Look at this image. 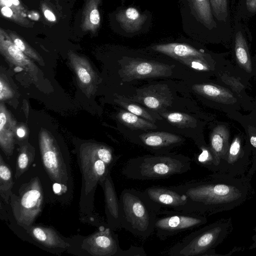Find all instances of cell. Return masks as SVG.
Masks as SVG:
<instances>
[{"mask_svg": "<svg viewBox=\"0 0 256 256\" xmlns=\"http://www.w3.org/2000/svg\"><path fill=\"white\" fill-rule=\"evenodd\" d=\"M250 180L246 176H234L215 172L170 187L186 196L187 204L183 211L208 217L232 210L252 198L255 192Z\"/></svg>", "mask_w": 256, "mask_h": 256, "instance_id": "cell-1", "label": "cell"}, {"mask_svg": "<svg viewBox=\"0 0 256 256\" xmlns=\"http://www.w3.org/2000/svg\"><path fill=\"white\" fill-rule=\"evenodd\" d=\"M192 160L181 154L158 153L131 158L122 168L126 178L138 180H156L186 172L191 169Z\"/></svg>", "mask_w": 256, "mask_h": 256, "instance_id": "cell-2", "label": "cell"}, {"mask_svg": "<svg viewBox=\"0 0 256 256\" xmlns=\"http://www.w3.org/2000/svg\"><path fill=\"white\" fill-rule=\"evenodd\" d=\"M119 201L121 228L143 239L150 237L160 211L142 191L134 188L124 189Z\"/></svg>", "mask_w": 256, "mask_h": 256, "instance_id": "cell-3", "label": "cell"}, {"mask_svg": "<svg viewBox=\"0 0 256 256\" xmlns=\"http://www.w3.org/2000/svg\"><path fill=\"white\" fill-rule=\"evenodd\" d=\"M232 218H222L189 234L170 248L174 256H220L216 248L232 232Z\"/></svg>", "mask_w": 256, "mask_h": 256, "instance_id": "cell-4", "label": "cell"}, {"mask_svg": "<svg viewBox=\"0 0 256 256\" xmlns=\"http://www.w3.org/2000/svg\"><path fill=\"white\" fill-rule=\"evenodd\" d=\"M18 193L12 194L10 205L18 224L26 228L42 211L44 194L40 180L38 177L32 178L20 187Z\"/></svg>", "mask_w": 256, "mask_h": 256, "instance_id": "cell-5", "label": "cell"}, {"mask_svg": "<svg viewBox=\"0 0 256 256\" xmlns=\"http://www.w3.org/2000/svg\"><path fill=\"white\" fill-rule=\"evenodd\" d=\"M208 222L207 216L182 210L161 209L156 218L154 232L164 240L180 233L198 228Z\"/></svg>", "mask_w": 256, "mask_h": 256, "instance_id": "cell-6", "label": "cell"}, {"mask_svg": "<svg viewBox=\"0 0 256 256\" xmlns=\"http://www.w3.org/2000/svg\"><path fill=\"white\" fill-rule=\"evenodd\" d=\"M250 155V147L243 144L240 136H235L220 160L217 172L234 176H246L251 164Z\"/></svg>", "mask_w": 256, "mask_h": 256, "instance_id": "cell-7", "label": "cell"}, {"mask_svg": "<svg viewBox=\"0 0 256 256\" xmlns=\"http://www.w3.org/2000/svg\"><path fill=\"white\" fill-rule=\"evenodd\" d=\"M232 38L237 63L246 72L250 73L252 68L248 42L252 40L251 33L244 20L236 16L232 24Z\"/></svg>", "mask_w": 256, "mask_h": 256, "instance_id": "cell-8", "label": "cell"}, {"mask_svg": "<svg viewBox=\"0 0 256 256\" xmlns=\"http://www.w3.org/2000/svg\"><path fill=\"white\" fill-rule=\"evenodd\" d=\"M142 192L159 211L162 208L183 211L187 204L186 196L170 186H152Z\"/></svg>", "mask_w": 256, "mask_h": 256, "instance_id": "cell-9", "label": "cell"}, {"mask_svg": "<svg viewBox=\"0 0 256 256\" xmlns=\"http://www.w3.org/2000/svg\"><path fill=\"white\" fill-rule=\"evenodd\" d=\"M83 246L93 255L98 256H118L122 250L118 235L110 228L103 226L100 231L85 240Z\"/></svg>", "mask_w": 256, "mask_h": 256, "instance_id": "cell-10", "label": "cell"}, {"mask_svg": "<svg viewBox=\"0 0 256 256\" xmlns=\"http://www.w3.org/2000/svg\"><path fill=\"white\" fill-rule=\"evenodd\" d=\"M84 182V192L87 195L92 192L98 182L101 184L106 178L110 168L100 160L96 152L90 156H82L80 162Z\"/></svg>", "mask_w": 256, "mask_h": 256, "instance_id": "cell-11", "label": "cell"}, {"mask_svg": "<svg viewBox=\"0 0 256 256\" xmlns=\"http://www.w3.org/2000/svg\"><path fill=\"white\" fill-rule=\"evenodd\" d=\"M190 3L196 18L207 30L214 41L224 44L231 40L218 24L210 0H190Z\"/></svg>", "mask_w": 256, "mask_h": 256, "instance_id": "cell-12", "label": "cell"}, {"mask_svg": "<svg viewBox=\"0 0 256 256\" xmlns=\"http://www.w3.org/2000/svg\"><path fill=\"white\" fill-rule=\"evenodd\" d=\"M171 74V68L168 66L154 62L139 60L130 61L122 70L125 80L135 79L166 76Z\"/></svg>", "mask_w": 256, "mask_h": 256, "instance_id": "cell-13", "label": "cell"}, {"mask_svg": "<svg viewBox=\"0 0 256 256\" xmlns=\"http://www.w3.org/2000/svg\"><path fill=\"white\" fill-rule=\"evenodd\" d=\"M100 184L104 190L106 213L109 224L113 228H120L121 225L120 201L117 197L110 172Z\"/></svg>", "mask_w": 256, "mask_h": 256, "instance_id": "cell-14", "label": "cell"}, {"mask_svg": "<svg viewBox=\"0 0 256 256\" xmlns=\"http://www.w3.org/2000/svg\"><path fill=\"white\" fill-rule=\"evenodd\" d=\"M142 143L158 153L166 152L167 148L180 144L182 139L178 136L167 132H152L139 136Z\"/></svg>", "mask_w": 256, "mask_h": 256, "instance_id": "cell-15", "label": "cell"}, {"mask_svg": "<svg viewBox=\"0 0 256 256\" xmlns=\"http://www.w3.org/2000/svg\"><path fill=\"white\" fill-rule=\"evenodd\" d=\"M152 48L179 60L190 58H197L208 61L206 54L184 44L170 43L154 46Z\"/></svg>", "mask_w": 256, "mask_h": 256, "instance_id": "cell-16", "label": "cell"}, {"mask_svg": "<svg viewBox=\"0 0 256 256\" xmlns=\"http://www.w3.org/2000/svg\"><path fill=\"white\" fill-rule=\"evenodd\" d=\"M230 143L228 130L224 126H218L212 130L210 136V148L212 154L216 172L222 158L226 153Z\"/></svg>", "mask_w": 256, "mask_h": 256, "instance_id": "cell-17", "label": "cell"}, {"mask_svg": "<svg viewBox=\"0 0 256 256\" xmlns=\"http://www.w3.org/2000/svg\"><path fill=\"white\" fill-rule=\"evenodd\" d=\"M28 233L40 244L48 248H66L70 244L62 240L52 228L42 226H30Z\"/></svg>", "mask_w": 256, "mask_h": 256, "instance_id": "cell-18", "label": "cell"}, {"mask_svg": "<svg viewBox=\"0 0 256 256\" xmlns=\"http://www.w3.org/2000/svg\"><path fill=\"white\" fill-rule=\"evenodd\" d=\"M214 17L226 35L232 39V24L230 0H210Z\"/></svg>", "mask_w": 256, "mask_h": 256, "instance_id": "cell-19", "label": "cell"}, {"mask_svg": "<svg viewBox=\"0 0 256 256\" xmlns=\"http://www.w3.org/2000/svg\"><path fill=\"white\" fill-rule=\"evenodd\" d=\"M100 0H87L82 14L81 28L83 32L94 34L100 24L98 6Z\"/></svg>", "mask_w": 256, "mask_h": 256, "instance_id": "cell-20", "label": "cell"}, {"mask_svg": "<svg viewBox=\"0 0 256 256\" xmlns=\"http://www.w3.org/2000/svg\"><path fill=\"white\" fill-rule=\"evenodd\" d=\"M116 19L124 30L135 32L141 28L146 16L140 14L136 8L130 7L119 12L116 14Z\"/></svg>", "mask_w": 256, "mask_h": 256, "instance_id": "cell-21", "label": "cell"}, {"mask_svg": "<svg viewBox=\"0 0 256 256\" xmlns=\"http://www.w3.org/2000/svg\"><path fill=\"white\" fill-rule=\"evenodd\" d=\"M194 90L204 96L216 102L228 103L234 100L232 93L223 87L209 84H196Z\"/></svg>", "mask_w": 256, "mask_h": 256, "instance_id": "cell-22", "label": "cell"}, {"mask_svg": "<svg viewBox=\"0 0 256 256\" xmlns=\"http://www.w3.org/2000/svg\"><path fill=\"white\" fill-rule=\"evenodd\" d=\"M162 90L158 91L154 87L146 88L140 96H136L138 101L148 108L152 109H159L162 106L168 105L169 100Z\"/></svg>", "mask_w": 256, "mask_h": 256, "instance_id": "cell-23", "label": "cell"}, {"mask_svg": "<svg viewBox=\"0 0 256 256\" xmlns=\"http://www.w3.org/2000/svg\"><path fill=\"white\" fill-rule=\"evenodd\" d=\"M14 184L12 172L3 160L2 156L0 160V194L6 204H10Z\"/></svg>", "mask_w": 256, "mask_h": 256, "instance_id": "cell-24", "label": "cell"}, {"mask_svg": "<svg viewBox=\"0 0 256 256\" xmlns=\"http://www.w3.org/2000/svg\"><path fill=\"white\" fill-rule=\"evenodd\" d=\"M119 118L125 126L133 129L146 130L157 128L152 123L130 112L122 111L119 114Z\"/></svg>", "mask_w": 256, "mask_h": 256, "instance_id": "cell-25", "label": "cell"}, {"mask_svg": "<svg viewBox=\"0 0 256 256\" xmlns=\"http://www.w3.org/2000/svg\"><path fill=\"white\" fill-rule=\"evenodd\" d=\"M256 15V0H238L236 16L246 20Z\"/></svg>", "mask_w": 256, "mask_h": 256, "instance_id": "cell-26", "label": "cell"}, {"mask_svg": "<svg viewBox=\"0 0 256 256\" xmlns=\"http://www.w3.org/2000/svg\"><path fill=\"white\" fill-rule=\"evenodd\" d=\"M2 15L17 24L26 28H32L34 23L24 16L19 11L6 6H0Z\"/></svg>", "mask_w": 256, "mask_h": 256, "instance_id": "cell-27", "label": "cell"}, {"mask_svg": "<svg viewBox=\"0 0 256 256\" xmlns=\"http://www.w3.org/2000/svg\"><path fill=\"white\" fill-rule=\"evenodd\" d=\"M200 150V153L195 158L196 162L214 172H216L214 156L210 147L201 146Z\"/></svg>", "mask_w": 256, "mask_h": 256, "instance_id": "cell-28", "label": "cell"}, {"mask_svg": "<svg viewBox=\"0 0 256 256\" xmlns=\"http://www.w3.org/2000/svg\"><path fill=\"white\" fill-rule=\"evenodd\" d=\"M164 116L170 122L178 126H190L196 122L193 118L184 113L174 112L168 114Z\"/></svg>", "mask_w": 256, "mask_h": 256, "instance_id": "cell-29", "label": "cell"}, {"mask_svg": "<svg viewBox=\"0 0 256 256\" xmlns=\"http://www.w3.org/2000/svg\"><path fill=\"white\" fill-rule=\"evenodd\" d=\"M33 161V157L26 152H21L18 158L15 176L18 178L29 168Z\"/></svg>", "mask_w": 256, "mask_h": 256, "instance_id": "cell-30", "label": "cell"}, {"mask_svg": "<svg viewBox=\"0 0 256 256\" xmlns=\"http://www.w3.org/2000/svg\"><path fill=\"white\" fill-rule=\"evenodd\" d=\"M180 61L196 70L205 71L210 70L208 61L200 58H190Z\"/></svg>", "mask_w": 256, "mask_h": 256, "instance_id": "cell-31", "label": "cell"}, {"mask_svg": "<svg viewBox=\"0 0 256 256\" xmlns=\"http://www.w3.org/2000/svg\"><path fill=\"white\" fill-rule=\"evenodd\" d=\"M122 105L128 112L146 118L148 120L154 121V120L150 114L143 108L135 104L122 102Z\"/></svg>", "mask_w": 256, "mask_h": 256, "instance_id": "cell-32", "label": "cell"}, {"mask_svg": "<svg viewBox=\"0 0 256 256\" xmlns=\"http://www.w3.org/2000/svg\"><path fill=\"white\" fill-rule=\"evenodd\" d=\"M146 254L142 247H138L130 245L126 250H121L118 256H146Z\"/></svg>", "mask_w": 256, "mask_h": 256, "instance_id": "cell-33", "label": "cell"}, {"mask_svg": "<svg viewBox=\"0 0 256 256\" xmlns=\"http://www.w3.org/2000/svg\"><path fill=\"white\" fill-rule=\"evenodd\" d=\"M42 10L46 19L52 22H55L56 18L52 11L44 3L41 4Z\"/></svg>", "mask_w": 256, "mask_h": 256, "instance_id": "cell-34", "label": "cell"}, {"mask_svg": "<svg viewBox=\"0 0 256 256\" xmlns=\"http://www.w3.org/2000/svg\"><path fill=\"white\" fill-rule=\"evenodd\" d=\"M78 76L80 80L85 84L90 82L91 80L89 73L84 68H80L78 70Z\"/></svg>", "mask_w": 256, "mask_h": 256, "instance_id": "cell-35", "label": "cell"}, {"mask_svg": "<svg viewBox=\"0 0 256 256\" xmlns=\"http://www.w3.org/2000/svg\"><path fill=\"white\" fill-rule=\"evenodd\" d=\"M14 5L16 10L19 11L24 16H27V11L26 9L22 6L20 0H8Z\"/></svg>", "mask_w": 256, "mask_h": 256, "instance_id": "cell-36", "label": "cell"}, {"mask_svg": "<svg viewBox=\"0 0 256 256\" xmlns=\"http://www.w3.org/2000/svg\"><path fill=\"white\" fill-rule=\"evenodd\" d=\"M27 16L32 20H38L40 19V14L34 11L28 12L27 13Z\"/></svg>", "mask_w": 256, "mask_h": 256, "instance_id": "cell-37", "label": "cell"}, {"mask_svg": "<svg viewBox=\"0 0 256 256\" xmlns=\"http://www.w3.org/2000/svg\"><path fill=\"white\" fill-rule=\"evenodd\" d=\"M252 230L254 232V234L252 238V242L248 247L249 250L256 248V226L253 228Z\"/></svg>", "mask_w": 256, "mask_h": 256, "instance_id": "cell-38", "label": "cell"}, {"mask_svg": "<svg viewBox=\"0 0 256 256\" xmlns=\"http://www.w3.org/2000/svg\"><path fill=\"white\" fill-rule=\"evenodd\" d=\"M6 116L4 112H0V130H2L4 126L6 123Z\"/></svg>", "mask_w": 256, "mask_h": 256, "instance_id": "cell-39", "label": "cell"}, {"mask_svg": "<svg viewBox=\"0 0 256 256\" xmlns=\"http://www.w3.org/2000/svg\"><path fill=\"white\" fill-rule=\"evenodd\" d=\"M16 133L17 135L20 138L24 137L25 134V132L22 128H18Z\"/></svg>", "mask_w": 256, "mask_h": 256, "instance_id": "cell-40", "label": "cell"}, {"mask_svg": "<svg viewBox=\"0 0 256 256\" xmlns=\"http://www.w3.org/2000/svg\"><path fill=\"white\" fill-rule=\"evenodd\" d=\"M22 70V68H20V66H17L14 68V70L16 72H19Z\"/></svg>", "mask_w": 256, "mask_h": 256, "instance_id": "cell-41", "label": "cell"}, {"mask_svg": "<svg viewBox=\"0 0 256 256\" xmlns=\"http://www.w3.org/2000/svg\"><path fill=\"white\" fill-rule=\"evenodd\" d=\"M2 82H0V93L2 92Z\"/></svg>", "mask_w": 256, "mask_h": 256, "instance_id": "cell-42", "label": "cell"}, {"mask_svg": "<svg viewBox=\"0 0 256 256\" xmlns=\"http://www.w3.org/2000/svg\"></svg>", "mask_w": 256, "mask_h": 256, "instance_id": "cell-43", "label": "cell"}]
</instances>
